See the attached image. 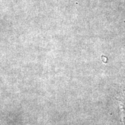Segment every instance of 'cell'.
<instances>
[{
	"label": "cell",
	"mask_w": 125,
	"mask_h": 125,
	"mask_svg": "<svg viewBox=\"0 0 125 125\" xmlns=\"http://www.w3.org/2000/svg\"></svg>",
	"instance_id": "obj_1"
}]
</instances>
